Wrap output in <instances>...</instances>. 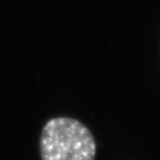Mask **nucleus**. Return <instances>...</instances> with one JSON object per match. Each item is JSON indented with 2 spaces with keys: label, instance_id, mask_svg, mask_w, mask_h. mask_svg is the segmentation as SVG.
Wrapping results in <instances>:
<instances>
[{
  "label": "nucleus",
  "instance_id": "obj_1",
  "mask_svg": "<svg viewBox=\"0 0 160 160\" xmlns=\"http://www.w3.org/2000/svg\"><path fill=\"white\" fill-rule=\"evenodd\" d=\"M96 150L92 132L78 120L53 118L42 130V160H95Z\"/></svg>",
  "mask_w": 160,
  "mask_h": 160
}]
</instances>
